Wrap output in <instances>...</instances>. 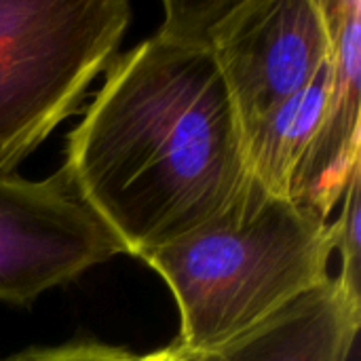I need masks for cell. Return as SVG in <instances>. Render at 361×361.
Here are the masks:
<instances>
[{
	"mask_svg": "<svg viewBox=\"0 0 361 361\" xmlns=\"http://www.w3.org/2000/svg\"><path fill=\"white\" fill-rule=\"evenodd\" d=\"M68 133L61 171L140 258L222 214L250 180L245 140L203 27L163 25L114 57Z\"/></svg>",
	"mask_w": 361,
	"mask_h": 361,
	"instance_id": "1",
	"label": "cell"
},
{
	"mask_svg": "<svg viewBox=\"0 0 361 361\" xmlns=\"http://www.w3.org/2000/svg\"><path fill=\"white\" fill-rule=\"evenodd\" d=\"M330 220L269 192L252 176L199 228L140 256L171 290L186 353L222 347L330 279Z\"/></svg>",
	"mask_w": 361,
	"mask_h": 361,
	"instance_id": "2",
	"label": "cell"
},
{
	"mask_svg": "<svg viewBox=\"0 0 361 361\" xmlns=\"http://www.w3.org/2000/svg\"><path fill=\"white\" fill-rule=\"evenodd\" d=\"M129 21L127 0H0V173L78 110Z\"/></svg>",
	"mask_w": 361,
	"mask_h": 361,
	"instance_id": "3",
	"label": "cell"
},
{
	"mask_svg": "<svg viewBox=\"0 0 361 361\" xmlns=\"http://www.w3.org/2000/svg\"><path fill=\"white\" fill-rule=\"evenodd\" d=\"M205 40L245 135L311 82L332 55L319 0H214Z\"/></svg>",
	"mask_w": 361,
	"mask_h": 361,
	"instance_id": "4",
	"label": "cell"
},
{
	"mask_svg": "<svg viewBox=\"0 0 361 361\" xmlns=\"http://www.w3.org/2000/svg\"><path fill=\"white\" fill-rule=\"evenodd\" d=\"M125 254L66 173H0V302L30 307L51 288Z\"/></svg>",
	"mask_w": 361,
	"mask_h": 361,
	"instance_id": "5",
	"label": "cell"
},
{
	"mask_svg": "<svg viewBox=\"0 0 361 361\" xmlns=\"http://www.w3.org/2000/svg\"><path fill=\"white\" fill-rule=\"evenodd\" d=\"M319 4L332 38V78L319 127L292 176L290 201L330 220L361 167V2Z\"/></svg>",
	"mask_w": 361,
	"mask_h": 361,
	"instance_id": "6",
	"label": "cell"
},
{
	"mask_svg": "<svg viewBox=\"0 0 361 361\" xmlns=\"http://www.w3.org/2000/svg\"><path fill=\"white\" fill-rule=\"evenodd\" d=\"M361 326V300L330 277L235 341L184 361H347Z\"/></svg>",
	"mask_w": 361,
	"mask_h": 361,
	"instance_id": "7",
	"label": "cell"
},
{
	"mask_svg": "<svg viewBox=\"0 0 361 361\" xmlns=\"http://www.w3.org/2000/svg\"><path fill=\"white\" fill-rule=\"evenodd\" d=\"M330 78L332 55L307 87L245 135L250 176L277 197L290 199L292 176L319 127Z\"/></svg>",
	"mask_w": 361,
	"mask_h": 361,
	"instance_id": "8",
	"label": "cell"
},
{
	"mask_svg": "<svg viewBox=\"0 0 361 361\" xmlns=\"http://www.w3.org/2000/svg\"><path fill=\"white\" fill-rule=\"evenodd\" d=\"M360 188L361 167L351 176L347 190L343 195V207L334 222H330L334 252H341V273L336 275L343 286L361 300L360 271H361V235H360Z\"/></svg>",
	"mask_w": 361,
	"mask_h": 361,
	"instance_id": "9",
	"label": "cell"
},
{
	"mask_svg": "<svg viewBox=\"0 0 361 361\" xmlns=\"http://www.w3.org/2000/svg\"><path fill=\"white\" fill-rule=\"evenodd\" d=\"M2 361H152V353L140 355L99 343H68L61 347H32Z\"/></svg>",
	"mask_w": 361,
	"mask_h": 361,
	"instance_id": "10",
	"label": "cell"
},
{
	"mask_svg": "<svg viewBox=\"0 0 361 361\" xmlns=\"http://www.w3.org/2000/svg\"><path fill=\"white\" fill-rule=\"evenodd\" d=\"M152 361H184V355L176 345H169L161 351H152Z\"/></svg>",
	"mask_w": 361,
	"mask_h": 361,
	"instance_id": "11",
	"label": "cell"
}]
</instances>
